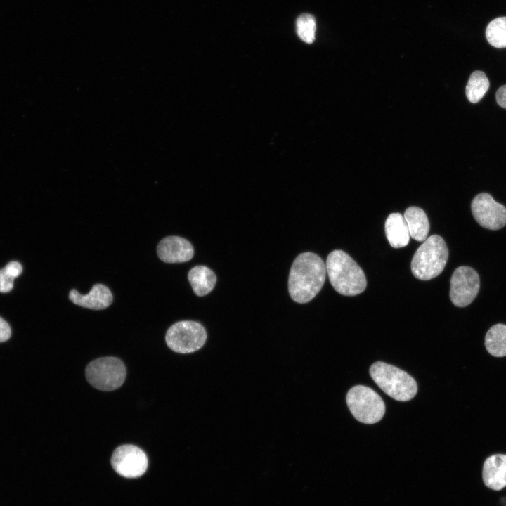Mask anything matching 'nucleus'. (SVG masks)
Returning a JSON list of instances; mask_svg holds the SVG:
<instances>
[{"mask_svg":"<svg viewBox=\"0 0 506 506\" xmlns=\"http://www.w3.org/2000/svg\"><path fill=\"white\" fill-rule=\"evenodd\" d=\"M485 346L492 356H506V325L500 323L492 326L486 335Z\"/></svg>","mask_w":506,"mask_h":506,"instance_id":"obj_17","label":"nucleus"},{"mask_svg":"<svg viewBox=\"0 0 506 506\" xmlns=\"http://www.w3.org/2000/svg\"><path fill=\"white\" fill-rule=\"evenodd\" d=\"M159 258L166 263H182L192 259L194 249L192 245L179 236L164 238L157 247Z\"/></svg>","mask_w":506,"mask_h":506,"instance_id":"obj_11","label":"nucleus"},{"mask_svg":"<svg viewBox=\"0 0 506 506\" xmlns=\"http://www.w3.org/2000/svg\"><path fill=\"white\" fill-rule=\"evenodd\" d=\"M489 80L482 71H475L469 77L466 86V96L472 103L479 102L489 88Z\"/></svg>","mask_w":506,"mask_h":506,"instance_id":"obj_18","label":"nucleus"},{"mask_svg":"<svg viewBox=\"0 0 506 506\" xmlns=\"http://www.w3.org/2000/svg\"><path fill=\"white\" fill-rule=\"evenodd\" d=\"M14 278L11 277L4 269H0V292H10L13 287Z\"/></svg>","mask_w":506,"mask_h":506,"instance_id":"obj_21","label":"nucleus"},{"mask_svg":"<svg viewBox=\"0 0 506 506\" xmlns=\"http://www.w3.org/2000/svg\"><path fill=\"white\" fill-rule=\"evenodd\" d=\"M500 500H501L502 505L503 506H506V498H502L500 499Z\"/></svg>","mask_w":506,"mask_h":506,"instance_id":"obj_25","label":"nucleus"},{"mask_svg":"<svg viewBox=\"0 0 506 506\" xmlns=\"http://www.w3.org/2000/svg\"><path fill=\"white\" fill-rule=\"evenodd\" d=\"M148 464L145 452L131 444L117 447L111 457V465L115 471L126 478L142 476L148 468Z\"/></svg>","mask_w":506,"mask_h":506,"instance_id":"obj_9","label":"nucleus"},{"mask_svg":"<svg viewBox=\"0 0 506 506\" xmlns=\"http://www.w3.org/2000/svg\"><path fill=\"white\" fill-rule=\"evenodd\" d=\"M448 259V249L444 240L438 235L427 238L418 247L411 261L413 275L422 280L438 276L444 269Z\"/></svg>","mask_w":506,"mask_h":506,"instance_id":"obj_3","label":"nucleus"},{"mask_svg":"<svg viewBox=\"0 0 506 506\" xmlns=\"http://www.w3.org/2000/svg\"><path fill=\"white\" fill-rule=\"evenodd\" d=\"M325 266L330 283L338 293L355 296L365 290L367 280L363 271L345 252H331Z\"/></svg>","mask_w":506,"mask_h":506,"instance_id":"obj_2","label":"nucleus"},{"mask_svg":"<svg viewBox=\"0 0 506 506\" xmlns=\"http://www.w3.org/2000/svg\"><path fill=\"white\" fill-rule=\"evenodd\" d=\"M297 33L299 37L307 44H311L315 39L316 20L313 15L307 13L299 15L296 22Z\"/></svg>","mask_w":506,"mask_h":506,"instance_id":"obj_20","label":"nucleus"},{"mask_svg":"<svg viewBox=\"0 0 506 506\" xmlns=\"http://www.w3.org/2000/svg\"><path fill=\"white\" fill-rule=\"evenodd\" d=\"M4 269L7 274L14 278L18 277L22 271V266L17 261L8 263Z\"/></svg>","mask_w":506,"mask_h":506,"instance_id":"obj_22","label":"nucleus"},{"mask_svg":"<svg viewBox=\"0 0 506 506\" xmlns=\"http://www.w3.org/2000/svg\"><path fill=\"white\" fill-rule=\"evenodd\" d=\"M385 233L390 245L394 248L406 246L410 240V233L404 216L400 213H391L387 217Z\"/></svg>","mask_w":506,"mask_h":506,"instance_id":"obj_14","label":"nucleus"},{"mask_svg":"<svg viewBox=\"0 0 506 506\" xmlns=\"http://www.w3.org/2000/svg\"><path fill=\"white\" fill-rule=\"evenodd\" d=\"M471 209L476 221L484 228L498 230L506 225V207L487 193L474 197Z\"/></svg>","mask_w":506,"mask_h":506,"instance_id":"obj_10","label":"nucleus"},{"mask_svg":"<svg viewBox=\"0 0 506 506\" xmlns=\"http://www.w3.org/2000/svg\"><path fill=\"white\" fill-rule=\"evenodd\" d=\"M495 98L498 104L500 107L506 109V84L498 89Z\"/></svg>","mask_w":506,"mask_h":506,"instance_id":"obj_24","label":"nucleus"},{"mask_svg":"<svg viewBox=\"0 0 506 506\" xmlns=\"http://www.w3.org/2000/svg\"><path fill=\"white\" fill-rule=\"evenodd\" d=\"M403 216L410 236L418 242L424 241L429 231V223L424 211L420 207L412 206L406 209Z\"/></svg>","mask_w":506,"mask_h":506,"instance_id":"obj_15","label":"nucleus"},{"mask_svg":"<svg viewBox=\"0 0 506 506\" xmlns=\"http://www.w3.org/2000/svg\"><path fill=\"white\" fill-rule=\"evenodd\" d=\"M370 374L376 384L396 401H409L417 394V385L415 379L392 365L376 362L371 365Z\"/></svg>","mask_w":506,"mask_h":506,"instance_id":"obj_4","label":"nucleus"},{"mask_svg":"<svg viewBox=\"0 0 506 506\" xmlns=\"http://www.w3.org/2000/svg\"><path fill=\"white\" fill-rule=\"evenodd\" d=\"M167 346L174 351L189 353L200 349L205 343L207 332L199 323L183 320L171 325L165 336Z\"/></svg>","mask_w":506,"mask_h":506,"instance_id":"obj_7","label":"nucleus"},{"mask_svg":"<svg viewBox=\"0 0 506 506\" xmlns=\"http://www.w3.org/2000/svg\"><path fill=\"white\" fill-rule=\"evenodd\" d=\"M188 280L193 292L202 297L209 294L214 287L216 277L214 273L205 266H196L188 274Z\"/></svg>","mask_w":506,"mask_h":506,"instance_id":"obj_16","label":"nucleus"},{"mask_svg":"<svg viewBox=\"0 0 506 506\" xmlns=\"http://www.w3.org/2000/svg\"><path fill=\"white\" fill-rule=\"evenodd\" d=\"M70 300L74 304L93 310L108 307L112 302V294L110 289L103 284L94 285L87 294H82L75 289L69 294Z\"/></svg>","mask_w":506,"mask_h":506,"instance_id":"obj_12","label":"nucleus"},{"mask_svg":"<svg viewBox=\"0 0 506 506\" xmlns=\"http://www.w3.org/2000/svg\"><path fill=\"white\" fill-rule=\"evenodd\" d=\"M326 276L323 260L312 252L301 253L291 266L288 278V290L296 302H309L320 292Z\"/></svg>","mask_w":506,"mask_h":506,"instance_id":"obj_1","label":"nucleus"},{"mask_svg":"<svg viewBox=\"0 0 506 506\" xmlns=\"http://www.w3.org/2000/svg\"><path fill=\"white\" fill-rule=\"evenodd\" d=\"M482 478L489 488L499 491L506 486V455L495 454L488 457L483 465Z\"/></svg>","mask_w":506,"mask_h":506,"instance_id":"obj_13","label":"nucleus"},{"mask_svg":"<svg viewBox=\"0 0 506 506\" xmlns=\"http://www.w3.org/2000/svg\"><path fill=\"white\" fill-rule=\"evenodd\" d=\"M89 383L97 389L112 391L122 385L126 372L123 362L115 357H103L91 361L86 368Z\"/></svg>","mask_w":506,"mask_h":506,"instance_id":"obj_6","label":"nucleus"},{"mask_svg":"<svg viewBox=\"0 0 506 506\" xmlns=\"http://www.w3.org/2000/svg\"><path fill=\"white\" fill-rule=\"evenodd\" d=\"M479 287L478 273L469 266H460L454 271L450 278V300L455 306L465 307L476 298Z\"/></svg>","mask_w":506,"mask_h":506,"instance_id":"obj_8","label":"nucleus"},{"mask_svg":"<svg viewBox=\"0 0 506 506\" xmlns=\"http://www.w3.org/2000/svg\"><path fill=\"white\" fill-rule=\"evenodd\" d=\"M486 37L495 48H505L506 17H499L490 22L486 29Z\"/></svg>","mask_w":506,"mask_h":506,"instance_id":"obj_19","label":"nucleus"},{"mask_svg":"<svg viewBox=\"0 0 506 506\" xmlns=\"http://www.w3.org/2000/svg\"><path fill=\"white\" fill-rule=\"evenodd\" d=\"M346 403L354 417L365 424L379 422L385 413V405L380 396L363 385L355 386L348 391Z\"/></svg>","mask_w":506,"mask_h":506,"instance_id":"obj_5","label":"nucleus"},{"mask_svg":"<svg viewBox=\"0 0 506 506\" xmlns=\"http://www.w3.org/2000/svg\"><path fill=\"white\" fill-rule=\"evenodd\" d=\"M11 335V330L9 325L0 317V342L8 340Z\"/></svg>","mask_w":506,"mask_h":506,"instance_id":"obj_23","label":"nucleus"}]
</instances>
